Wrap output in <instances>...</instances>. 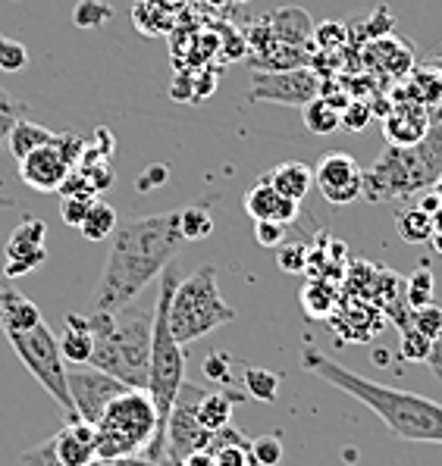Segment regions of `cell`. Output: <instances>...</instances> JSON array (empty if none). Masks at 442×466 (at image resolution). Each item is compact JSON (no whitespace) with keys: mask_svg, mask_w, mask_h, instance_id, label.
Returning <instances> with one entry per match:
<instances>
[{"mask_svg":"<svg viewBox=\"0 0 442 466\" xmlns=\"http://www.w3.org/2000/svg\"><path fill=\"white\" fill-rule=\"evenodd\" d=\"M113 245L104 260L101 279L91 295L95 310H119L132 304L160 272L173 267L185 248L180 232V210L154 213V217H126L110 235Z\"/></svg>","mask_w":442,"mask_h":466,"instance_id":"cell-1","label":"cell"},{"mask_svg":"<svg viewBox=\"0 0 442 466\" xmlns=\"http://www.w3.org/2000/svg\"><path fill=\"white\" fill-rule=\"evenodd\" d=\"M302 370L311 376L330 382L348 398L361 400L367 410H374L383 420L396 439L402 441H433L442 444V404L433 398L415 391L380 385L374 379H365L361 372L342 367L333 357L320 354L317 348H302Z\"/></svg>","mask_w":442,"mask_h":466,"instance_id":"cell-2","label":"cell"},{"mask_svg":"<svg viewBox=\"0 0 442 466\" xmlns=\"http://www.w3.org/2000/svg\"><path fill=\"white\" fill-rule=\"evenodd\" d=\"M91 367L110 372L129 389H148V363H151L154 304H126L119 310H91Z\"/></svg>","mask_w":442,"mask_h":466,"instance_id":"cell-3","label":"cell"},{"mask_svg":"<svg viewBox=\"0 0 442 466\" xmlns=\"http://www.w3.org/2000/svg\"><path fill=\"white\" fill-rule=\"evenodd\" d=\"M235 310L220 295L217 269L198 267L189 279H180L173 298H170V332L180 344L201 341L213 329L230 326Z\"/></svg>","mask_w":442,"mask_h":466,"instance_id":"cell-4","label":"cell"},{"mask_svg":"<svg viewBox=\"0 0 442 466\" xmlns=\"http://www.w3.org/2000/svg\"><path fill=\"white\" fill-rule=\"evenodd\" d=\"M98 457H139L157 441V407L145 389H126L95 422Z\"/></svg>","mask_w":442,"mask_h":466,"instance_id":"cell-5","label":"cell"},{"mask_svg":"<svg viewBox=\"0 0 442 466\" xmlns=\"http://www.w3.org/2000/svg\"><path fill=\"white\" fill-rule=\"evenodd\" d=\"M6 339H10L19 360H23V367L32 372L35 382L60 404L67 422H76L78 413H76L73 394H69V382H67V360H63L60 341H57V335L47 329V322H38V326L28 329V332L6 335Z\"/></svg>","mask_w":442,"mask_h":466,"instance_id":"cell-6","label":"cell"},{"mask_svg":"<svg viewBox=\"0 0 442 466\" xmlns=\"http://www.w3.org/2000/svg\"><path fill=\"white\" fill-rule=\"evenodd\" d=\"M437 182V176L417 154V147H396L389 145L376 157V163L365 169V200L370 204H389L420 195Z\"/></svg>","mask_w":442,"mask_h":466,"instance_id":"cell-7","label":"cell"},{"mask_svg":"<svg viewBox=\"0 0 442 466\" xmlns=\"http://www.w3.org/2000/svg\"><path fill=\"white\" fill-rule=\"evenodd\" d=\"M320 95V78L308 66L295 69H254L248 85L252 104H280V106H308Z\"/></svg>","mask_w":442,"mask_h":466,"instance_id":"cell-8","label":"cell"},{"mask_svg":"<svg viewBox=\"0 0 442 466\" xmlns=\"http://www.w3.org/2000/svg\"><path fill=\"white\" fill-rule=\"evenodd\" d=\"M204 398V389L198 385L182 382L180 394H176L173 407H170V417H167V457L170 461H185L191 451H201L208 448L213 432L201 426L198 420V404Z\"/></svg>","mask_w":442,"mask_h":466,"instance_id":"cell-9","label":"cell"},{"mask_svg":"<svg viewBox=\"0 0 442 466\" xmlns=\"http://www.w3.org/2000/svg\"><path fill=\"white\" fill-rule=\"evenodd\" d=\"M67 382H69V394H73V404H76L78 420L91 422V426L101 420V413L107 410V404H110L117 394H123L126 389H129V385L119 382L117 376H110V372L91 367V363H85V367H76V370H67Z\"/></svg>","mask_w":442,"mask_h":466,"instance_id":"cell-10","label":"cell"},{"mask_svg":"<svg viewBox=\"0 0 442 466\" xmlns=\"http://www.w3.org/2000/svg\"><path fill=\"white\" fill-rule=\"evenodd\" d=\"M314 182H317L320 195L324 200H330V204H352V200H358L365 195V169H361V163L355 160L352 154H326L324 160L317 163V169H314Z\"/></svg>","mask_w":442,"mask_h":466,"instance_id":"cell-11","label":"cell"},{"mask_svg":"<svg viewBox=\"0 0 442 466\" xmlns=\"http://www.w3.org/2000/svg\"><path fill=\"white\" fill-rule=\"evenodd\" d=\"M270 41H283V45L295 47H311L314 45V23L302 6H280L270 16H263L261 23L252 25L248 32V45L258 54L261 47H267Z\"/></svg>","mask_w":442,"mask_h":466,"instance_id":"cell-12","label":"cell"},{"mask_svg":"<svg viewBox=\"0 0 442 466\" xmlns=\"http://www.w3.org/2000/svg\"><path fill=\"white\" fill-rule=\"evenodd\" d=\"M45 235H47L45 219H35V217H26L13 228L10 241H6V260H4L6 279L28 276V272L45 267V260H47Z\"/></svg>","mask_w":442,"mask_h":466,"instance_id":"cell-13","label":"cell"},{"mask_svg":"<svg viewBox=\"0 0 442 466\" xmlns=\"http://www.w3.org/2000/svg\"><path fill=\"white\" fill-rule=\"evenodd\" d=\"M73 169L76 167L57 145V132L47 145H41L38 150H32V154L19 160V178L32 191H60V185L67 182V176Z\"/></svg>","mask_w":442,"mask_h":466,"instance_id":"cell-14","label":"cell"},{"mask_svg":"<svg viewBox=\"0 0 442 466\" xmlns=\"http://www.w3.org/2000/svg\"><path fill=\"white\" fill-rule=\"evenodd\" d=\"M430 110L424 104H396L392 113L383 119V132H386L389 145L396 147H415L430 132Z\"/></svg>","mask_w":442,"mask_h":466,"instance_id":"cell-15","label":"cell"},{"mask_svg":"<svg viewBox=\"0 0 442 466\" xmlns=\"http://www.w3.org/2000/svg\"><path fill=\"white\" fill-rule=\"evenodd\" d=\"M54 451L60 466H88L98 457L95 426L85 420L63 422V429L54 435Z\"/></svg>","mask_w":442,"mask_h":466,"instance_id":"cell-16","label":"cell"},{"mask_svg":"<svg viewBox=\"0 0 442 466\" xmlns=\"http://www.w3.org/2000/svg\"><path fill=\"white\" fill-rule=\"evenodd\" d=\"M245 213L254 222H258V219H276V222H283V226H289V222L298 219V204H295V200H289V198H283L280 191L270 185V178L263 176L245 191Z\"/></svg>","mask_w":442,"mask_h":466,"instance_id":"cell-17","label":"cell"},{"mask_svg":"<svg viewBox=\"0 0 442 466\" xmlns=\"http://www.w3.org/2000/svg\"><path fill=\"white\" fill-rule=\"evenodd\" d=\"M63 360H69L73 367H85L91 363V350H95V335H91V319L82 313H67L63 319V335L60 339Z\"/></svg>","mask_w":442,"mask_h":466,"instance_id":"cell-18","label":"cell"},{"mask_svg":"<svg viewBox=\"0 0 442 466\" xmlns=\"http://www.w3.org/2000/svg\"><path fill=\"white\" fill-rule=\"evenodd\" d=\"M370 63L376 66V73H389V76H408L415 66V54L405 41L398 38H376L370 45Z\"/></svg>","mask_w":442,"mask_h":466,"instance_id":"cell-19","label":"cell"},{"mask_svg":"<svg viewBox=\"0 0 442 466\" xmlns=\"http://www.w3.org/2000/svg\"><path fill=\"white\" fill-rule=\"evenodd\" d=\"M217 466H254L252 463V439L239 432L235 426H226L220 432H213L208 444Z\"/></svg>","mask_w":442,"mask_h":466,"instance_id":"cell-20","label":"cell"},{"mask_svg":"<svg viewBox=\"0 0 442 466\" xmlns=\"http://www.w3.org/2000/svg\"><path fill=\"white\" fill-rule=\"evenodd\" d=\"M267 178H270V185H273V188L280 191L283 198L302 204V200L311 195L314 169L304 167V163H298V160H286V163H280L276 169H270Z\"/></svg>","mask_w":442,"mask_h":466,"instance_id":"cell-21","label":"cell"},{"mask_svg":"<svg viewBox=\"0 0 442 466\" xmlns=\"http://www.w3.org/2000/svg\"><path fill=\"white\" fill-rule=\"evenodd\" d=\"M242 398H245V394H235L226 389L204 391L201 404H198V420H201V426L208 429V432H220V429L232 426V410Z\"/></svg>","mask_w":442,"mask_h":466,"instance_id":"cell-22","label":"cell"},{"mask_svg":"<svg viewBox=\"0 0 442 466\" xmlns=\"http://www.w3.org/2000/svg\"><path fill=\"white\" fill-rule=\"evenodd\" d=\"M38 322H45L38 304L10 289V295H6V300H4V310H0V326H4V332L6 335H19V332L35 329Z\"/></svg>","mask_w":442,"mask_h":466,"instance_id":"cell-23","label":"cell"},{"mask_svg":"<svg viewBox=\"0 0 442 466\" xmlns=\"http://www.w3.org/2000/svg\"><path fill=\"white\" fill-rule=\"evenodd\" d=\"M51 138H54L51 128L32 123V119H19V123L13 126L10 138H6V147H10V154L16 157V160H23V157H28L32 150H38L41 145H47Z\"/></svg>","mask_w":442,"mask_h":466,"instance_id":"cell-24","label":"cell"},{"mask_svg":"<svg viewBox=\"0 0 442 466\" xmlns=\"http://www.w3.org/2000/svg\"><path fill=\"white\" fill-rule=\"evenodd\" d=\"M117 210H113L110 204H104V200H95V204L88 207V213H85L82 226H78V232H82V238L88 241H107L113 232H117Z\"/></svg>","mask_w":442,"mask_h":466,"instance_id":"cell-25","label":"cell"},{"mask_svg":"<svg viewBox=\"0 0 442 466\" xmlns=\"http://www.w3.org/2000/svg\"><path fill=\"white\" fill-rule=\"evenodd\" d=\"M396 232L408 245H427L433 238V217L420 207H408L396 217Z\"/></svg>","mask_w":442,"mask_h":466,"instance_id":"cell-26","label":"cell"},{"mask_svg":"<svg viewBox=\"0 0 442 466\" xmlns=\"http://www.w3.org/2000/svg\"><path fill=\"white\" fill-rule=\"evenodd\" d=\"M302 110H304V126H308L314 135H333L342 126V110L320 95L314 97L308 106H302Z\"/></svg>","mask_w":442,"mask_h":466,"instance_id":"cell-27","label":"cell"},{"mask_svg":"<svg viewBox=\"0 0 442 466\" xmlns=\"http://www.w3.org/2000/svg\"><path fill=\"white\" fill-rule=\"evenodd\" d=\"M180 232L185 238V245L189 241H204L213 235V217L211 210L204 204H195V207H185L180 210Z\"/></svg>","mask_w":442,"mask_h":466,"instance_id":"cell-28","label":"cell"},{"mask_svg":"<svg viewBox=\"0 0 442 466\" xmlns=\"http://www.w3.org/2000/svg\"><path fill=\"white\" fill-rule=\"evenodd\" d=\"M245 379V391L252 394L254 400H263V404H273L280 398V376L273 370H263V367H248L242 372Z\"/></svg>","mask_w":442,"mask_h":466,"instance_id":"cell-29","label":"cell"},{"mask_svg":"<svg viewBox=\"0 0 442 466\" xmlns=\"http://www.w3.org/2000/svg\"><path fill=\"white\" fill-rule=\"evenodd\" d=\"M302 307H304V313H308V317L326 319L333 310H336V295H333V285H326L324 279H317V282L304 285Z\"/></svg>","mask_w":442,"mask_h":466,"instance_id":"cell-30","label":"cell"},{"mask_svg":"<svg viewBox=\"0 0 442 466\" xmlns=\"http://www.w3.org/2000/svg\"><path fill=\"white\" fill-rule=\"evenodd\" d=\"M433 291H437V282H433V272L427 263H420V267L411 272V279L405 282V304L411 307V310H417V307H427L433 304Z\"/></svg>","mask_w":442,"mask_h":466,"instance_id":"cell-31","label":"cell"},{"mask_svg":"<svg viewBox=\"0 0 442 466\" xmlns=\"http://www.w3.org/2000/svg\"><path fill=\"white\" fill-rule=\"evenodd\" d=\"M430 354H433V341L408 322L402 329V339H398V357L408 363H427Z\"/></svg>","mask_w":442,"mask_h":466,"instance_id":"cell-32","label":"cell"},{"mask_svg":"<svg viewBox=\"0 0 442 466\" xmlns=\"http://www.w3.org/2000/svg\"><path fill=\"white\" fill-rule=\"evenodd\" d=\"M113 19V6L107 0H78L73 10V23L78 28H101Z\"/></svg>","mask_w":442,"mask_h":466,"instance_id":"cell-33","label":"cell"},{"mask_svg":"<svg viewBox=\"0 0 442 466\" xmlns=\"http://www.w3.org/2000/svg\"><path fill=\"white\" fill-rule=\"evenodd\" d=\"M19 119H26V104L16 100L4 85H0V147L6 145V138H10L13 126H16Z\"/></svg>","mask_w":442,"mask_h":466,"instance_id":"cell-34","label":"cell"},{"mask_svg":"<svg viewBox=\"0 0 442 466\" xmlns=\"http://www.w3.org/2000/svg\"><path fill=\"white\" fill-rule=\"evenodd\" d=\"M280 461H283L280 435H261V439H252V463L254 466H280Z\"/></svg>","mask_w":442,"mask_h":466,"instance_id":"cell-35","label":"cell"},{"mask_svg":"<svg viewBox=\"0 0 442 466\" xmlns=\"http://www.w3.org/2000/svg\"><path fill=\"white\" fill-rule=\"evenodd\" d=\"M417 147V154L424 157V163L430 167L433 176H442V123L430 126V132L424 135V141Z\"/></svg>","mask_w":442,"mask_h":466,"instance_id":"cell-36","label":"cell"},{"mask_svg":"<svg viewBox=\"0 0 442 466\" xmlns=\"http://www.w3.org/2000/svg\"><path fill=\"white\" fill-rule=\"evenodd\" d=\"M411 326H415L417 332H424L430 341L442 339V307L427 304V307H417V310H411Z\"/></svg>","mask_w":442,"mask_h":466,"instance_id":"cell-37","label":"cell"},{"mask_svg":"<svg viewBox=\"0 0 442 466\" xmlns=\"http://www.w3.org/2000/svg\"><path fill=\"white\" fill-rule=\"evenodd\" d=\"M232 370H239L232 363L230 354H223V350H213V354H208V360H204V376L213 379V382H220L226 391H230V385L235 382Z\"/></svg>","mask_w":442,"mask_h":466,"instance_id":"cell-38","label":"cell"},{"mask_svg":"<svg viewBox=\"0 0 442 466\" xmlns=\"http://www.w3.org/2000/svg\"><path fill=\"white\" fill-rule=\"evenodd\" d=\"M345 38H348L345 25L336 23V19H330V23H320V25H314V45H317V47L336 50V47L345 45Z\"/></svg>","mask_w":442,"mask_h":466,"instance_id":"cell-39","label":"cell"},{"mask_svg":"<svg viewBox=\"0 0 442 466\" xmlns=\"http://www.w3.org/2000/svg\"><path fill=\"white\" fill-rule=\"evenodd\" d=\"M342 126H345L348 132H365V128L370 126V106L365 104V100L352 97L345 106H342Z\"/></svg>","mask_w":442,"mask_h":466,"instance_id":"cell-40","label":"cell"},{"mask_svg":"<svg viewBox=\"0 0 442 466\" xmlns=\"http://www.w3.org/2000/svg\"><path fill=\"white\" fill-rule=\"evenodd\" d=\"M254 238L261 248H280L286 245V226L276 219H258L254 222Z\"/></svg>","mask_w":442,"mask_h":466,"instance_id":"cell-41","label":"cell"},{"mask_svg":"<svg viewBox=\"0 0 442 466\" xmlns=\"http://www.w3.org/2000/svg\"><path fill=\"white\" fill-rule=\"evenodd\" d=\"M95 204V200H88V198H73V195H63L60 200V217L67 226H82V219H85V213H88V207Z\"/></svg>","mask_w":442,"mask_h":466,"instance_id":"cell-42","label":"cell"},{"mask_svg":"<svg viewBox=\"0 0 442 466\" xmlns=\"http://www.w3.org/2000/svg\"><path fill=\"white\" fill-rule=\"evenodd\" d=\"M19 461H23V466H60V461H57V451H54V439L23 451Z\"/></svg>","mask_w":442,"mask_h":466,"instance_id":"cell-43","label":"cell"},{"mask_svg":"<svg viewBox=\"0 0 442 466\" xmlns=\"http://www.w3.org/2000/svg\"><path fill=\"white\" fill-rule=\"evenodd\" d=\"M280 269L283 272H302L308 269V245H286L280 250Z\"/></svg>","mask_w":442,"mask_h":466,"instance_id":"cell-44","label":"cell"},{"mask_svg":"<svg viewBox=\"0 0 442 466\" xmlns=\"http://www.w3.org/2000/svg\"><path fill=\"white\" fill-rule=\"evenodd\" d=\"M88 466H160V463L145 454H139V457H95Z\"/></svg>","mask_w":442,"mask_h":466,"instance_id":"cell-45","label":"cell"},{"mask_svg":"<svg viewBox=\"0 0 442 466\" xmlns=\"http://www.w3.org/2000/svg\"><path fill=\"white\" fill-rule=\"evenodd\" d=\"M182 466H217V461H213V454L208 448H201V451H191L185 461H180Z\"/></svg>","mask_w":442,"mask_h":466,"instance_id":"cell-46","label":"cell"},{"mask_svg":"<svg viewBox=\"0 0 442 466\" xmlns=\"http://www.w3.org/2000/svg\"><path fill=\"white\" fill-rule=\"evenodd\" d=\"M417 207H420V210H427V213H430V217H433V213H437L439 207H442V198L437 195V191H430V188H427L424 195H420Z\"/></svg>","mask_w":442,"mask_h":466,"instance_id":"cell-47","label":"cell"},{"mask_svg":"<svg viewBox=\"0 0 442 466\" xmlns=\"http://www.w3.org/2000/svg\"><path fill=\"white\" fill-rule=\"evenodd\" d=\"M6 295H10V285H6V279H0V310H4Z\"/></svg>","mask_w":442,"mask_h":466,"instance_id":"cell-48","label":"cell"},{"mask_svg":"<svg viewBox=\"0 0 442 466\" xmlns=\"http://www.w3.org/2000/svg\"><path fill=\"white\" fill-rule=\"evenodd\" d=\"M433 232H439L442 235V207L437 213H433Z\"/></svg>","mask_w":442,"mask_h":466,"instance_id":"cell-49","label":"cell"},{"mask_svg":"<svg viewBox=\"0 0 442 466\" xmlns=\"http://www.w3.org/2000/svg\"><path fill=\"white\" fill-rule=\"evenodd\" d=\"M430 245H433V250H437V254L442 257V235H439V232H433V238H430Z\"/></svg>","mask_w":442,"mask_h":466,"instance_id":"cell-50","label":"cell"},{"mask_svg":"<svg viewBox=\"0 0 442 466\" xmlns=\"http://www.w3.org/2000/svg\"><path fill=\"white\" fill-rule=\"evenodd\" d=\"M430 191H437V195L442 198V176H437V182L430 185Z\"/></svg>","mask_w":442,"mask_h":466,"instance_id":"cell-51","label":"cell"},{"mask_svg":"<svg viewBox=\"0 0 442 466\" xmlns=\"http://www.w3.org/2000/svg\"><path fill=\"white\" fill-rule=\"evenodd\" d=\"M0 207H4V210H10V207H16V204H13L10 198H4V195H0Z\"/></svg>","mask_w":442,"mask_h":466,"instance_id":"cell-52","label":"cell"},{"mask_svg":"<svg viewBox=\"0 0 442 466\" xmlns=\"http://www.w3.org/2000/svg\"><path fill=\"white\" fill-rule=\"evenodd\" d=\"M160 466H182V463H176V461H170V457H167V461H163Z\"/></svg>","mask_w":442,"mask_h":466,"instance_id":"cell-53","label":"cell"},{"mask_svg":"<svg viewBox=\"0 0 442 466\" xmlns=\"http://www.w3.org/2000/svg\"><path fill=\"white\" fill-rule=\"evenodd\" d=\"M235 4H239V0H235ZM242 4H245V0H242Z\"/></svg>","mask_w":442,"mask_h":466,"instance_id":"cell-54","label":"cell"}]
</instances>
